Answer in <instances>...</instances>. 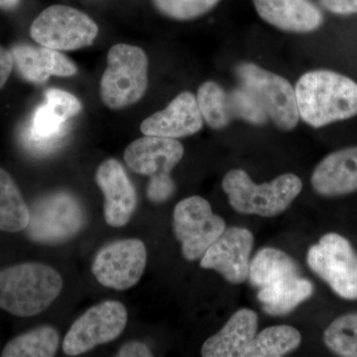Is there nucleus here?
I'll return each mask as SVG.
<instances>
[{"instance_id": "obj_1", "label": "nucleus", "mask_w": 357, "mask_h": 357, "mask_svg": "<svg viewBox=\"0 0 357 357\" xmlns=\"http://www.w3.org/2000/svg\"><path fill=\"white\" fill-rule=\"evenodd\" d=\"M300 119L314 128L357 115V84L330 70H314L301 76L295 86Z\"/></svg>"}, {"instance_id": "obj_2", "label": "nucleus", "mask_w": 357, "mask_h": 357, "mask_svg": "<svg viewBox=\"0 0 357 357\" xmlns=\"http://www.w3.org/2000/svg\"><path fill=\"white\" fill-rule=\"evenodd\" d=\"M57 270L43 263L28 262L0 270V309L28 318L41 314L62 292Z\"/></svg>"}, {"instance_id": "obj_3", "label": "nucleus", "mask_w": 357, "mask_h": 357, "mask_svg": "<svg viewBox=\"0 0 357 357\" xmlns=\"http://www.w3.org/2000/svg\"><path fill=\"white\" fill-rule=\"evenodd\" d=\"M222 190L232 208L243 215L273 218L287 210L303 190L297 175L283 174L258 185L243 169L230 170L222 180Z\"/></svg>"}, {"instance_id": "obj_4", "label": "nucleus", "mask_w": 357, "mask_h": 357, "mask_svg": "<svg viewBox=\"0 0 357 357\" xmlns=\"http://www.w3.org/2000/svg\"><path fill=\"white\" fill-rule=\"evenodd\" d=\"M148 67L146 53L139 47L124 43L112 46L100 79V98L105 107L119 110L139 102L148 88Z\"/></svg>"}, {"instance_id": "obj_5", "label": "nucleus", "mask_w": 357, "mask_h": 357, "mask_svg": "<svg viewBox=\"0 0 357 357\" xmlns=\"http://www.w3.org/2000/svg\"><path fill=\"white\" fill-rule=\"evenodd\" d=\"M29 211L26 236L42 245L67 243L86 225L83 204L70 192H55L41 197L32 204Z\"/></svg>"}, {"instance_id": "obj_6", "label": "nucleus", "mask_w": 357, "mask_h": 357, "mask_svg": "<svg viewBox=\"0 0 357 357\" xmlns=\"http://www.w3.org/2000/svg\"><path fill=\"white\" fill-rule=\"evenodd\" d=\"M239 84L250 91L277 128L291 131L300 121L295 89L285 77L263 69L255 63L236 67Z\"/></svg>"}, {"instance_id": "obj_7", "label": "nucleus", "mask_w": 357, "mask_h": 357, "mask_svg": "<svg viewBox=\"0 0 357 357\" xmlns=\"http://www.w3.org/2000/svg\"><path fill=\"white\" fill-rule=\"evenodd\" d=\"M98 26L74 7L55 4L45 8L30 26L36 43L58 51H75L93 44Z\"/></svg>"}, {"instance_id": "obj_8", "label": "nucleus", "mask_w": 357, "mask_h": 357, "mask_svg": "<svg viewBox=\"0 0 357 357\" xmlns=\"http://www.w3.org/2000/svg\"><path fill=\"white\" fill-rule=\"evenodd\" d=\"M225 230L223 218L213 213L211 204L202 197L182 199L174 208V234L182 245L183 255L189 261L203 257Z\"/></svg>"}, {"instance_id": "obj_9", "label": "nucleus", "mask_w": 357, "mask_h": 357, "mask_svg": "<svg viewBox=\"0 0 357 357\" xmlns=\"http://www.w3.org/2000/svg\"><path fill=\"white\" fill-rule=\"evenodd\" d=\"M196 96L204 121L215 130L227 128L234 119L257 126L267 123L259 102L243 86L225 89L217 82H204Z\"/></svg>"}, {"instance_id": "obj_10", "label": "nucleus", "mask_w": 357, "mask_h": 357, "mask_svg": "<svg viewBox=\"0 0 357 357\" xmlns=\"http://www.w3.org/2000/svg\"><path fill=\"white\" fill-rule=\"evenodd\" d=\"M307 262L340 297L357 299V255L344 236L325 234L307 251Z\"/></svg>"}, {"instance_id": "obj_11", "label": "nucleus", "mask_w": 357, "mask_h": 357, "mask_svg": "<svg viewBox=\"0 0 357 357\" xmlns=\"http://www.w3.org/2000/svg\"><path fill=\"white\" fill-rule=\"evenodd\" d=\"M128 310L119 301L89 307L73 324L63 342L66 356H77L116 340L128 325Z\"/></svg>"}, {"instance_id": "obj_12", "label": "nucleus", "mask_w": 357, "mask_h": 357, "mask_svg": "<svg viewBox=\"0 0 357 357\" xmlns=\"http://www.w3.org/2000/svg\"><path fill=\"white\" fill-rule=\"evenodd\" d=\"M147 264V249L140 239L128 238L103 246L96 253L91 271L105 287L117 291L134 287Z\"/></svg>"}, {"instance_id": "obj_13", "label": "nucleus", "mask_w": 357, "mask_h": 357, "mask_svg": "<svg viewBox=\"0 0 357 357\" xmlns=\"http://www.w3.org/2000/svg\"><path fill=\"white\" fill-rule=\"evenodd\" d=\"M253 245L255 237L248 229H225L201 258V267L215 270L229 283H243L248 277Z\"/></svg>"}, {"instance_id": "obj_14", "label": "nucleus", "mask_w": 357, "mask_h": 357, "mask_svg": "<svg viewBox=\"0 0 357 357\" xmlns=\"http://www.w3.org/2000/svg\"><path fill=\"white\" fill-rule=\"evenodd\" d=\"M96 182L105 197V220L109 227H126L132 218L137 195L132 182L121 162L103 161L96 173Z\"/></svg>"}, {"instance_id": "obj_15", "label": "nucleus", "mask_w": 357, "mask_h": 357, "mask_svg": "<svg viewBox=\"0 0 357 357\" xmlns=\"http://www.w3.org/2000/svg\"><path fill=\"white\" fill-rule=\"evenodd\" d=\"M204 122L197 96L185 91L178 93L165 109L144 119L140 130L144 135L178 139L198 133Z\"/></svg>"}, {"instance_id": "obj_16", "label": "nucleus", "mask_w": 357, "mask_h": 357, "mask_svg": "<svg viewBox=\"0 0 357 357\" xmlns=\"http://www.w3.org/2000/svg\"><path fill=\"white\" fill-rule=\"evenodd\" d=\"M184 154V146L177 139L145 135L126 147L123 158L134 173L152 178L170 175Z\"/></svg>"}, {"instance_id": "obj_17", "label": "nucleus", "mask_w": 357, "mask_h": 357, "mask_svg": "<svg viewBox=\"0 0 357 357\" xmlns=\"http://www.w3.org/2000/svg\"><path fill=\"white\" fill-rule=\"evenodd\" d=\"M20 76L32 84H44L52 76L69 77L77 73V65L61 51L28 44L14 45L10 50Z\"/></svg>"}, {"instance_id": "obj_18", "label": "nucleus", "mask_w": 357, "mask_h": 357, "mask_svg": "<svg viewBox=\"0 0 357 357\" xmlns=\"http://www.w3.org/2000/svg\"><path fill=\"white\" fill-rule=\"evenodd\" d=\"M262 20L277 29L289 33L316 31L324 16L312 0H252Z\"/></svg>"}, {"instance_id": "obj_19", "label": "nucleus", "mask_w": 357, "mask_h": 357, "mask_svg": "<svg viewBox=\"0 0 357 357\" xmlns=\"http://www.w3.org/2000/svg\"><path fill=\"white\" fill-rule=\"evenodd\" d=\"M311 183L317 194L344 196L357 191V146L344 148L325 157L314 168Z\"/></svg>"}, {"instance_id": "obj_20", "label": "nucleus", "mask_w": 357, "mask_h": 357, "mask_svg": "<svg viewBox=\"0 0 357 357\" xmlns=\"http://www.w3.org/2000/svg\"><path fill=\"white\" fill-rule=\"evenodd\" d=\"M257 314L252 310L234 312L220 332L208 338L202 347L204 357H243L246 347L255 337Z\"/></svg>"}, {"instance_id": "obj_21", "label": "nucleus", "mask_w": 357, "mask_h": 357, "mask_svg": "<svg viewBox=\"0 0 357 357\" xmlns=\"http://www.w3.org/2000/svg\"><path fill=\"white\" fill-rule=\"evenodd\" d=\"M312 284L300 275L288 277L267 287L259 289L258 299L263 310L272 316L288 314L311 297Z\"/></svg>"}, {"instance_id": "obj_22", "label": "nucleus", "mask_w": 357, "mask_h": 357, "mask_svg": "<svg viewBox=\"0 0 357 357\" xmlns=\"http://www.w3.org/2000/svg\"><path fill=\"white\" fill-rule=\"evenodd\" d=\"M296 275H299L297 264L279 249H261L256 253L249 266V280L258 289Z\"/></svg>"}, {"instance_id": "obj_23", "label": "nucleus", "mask_w": 357, "mask_h": 357, "mask_svg": "<svg viewBox=\"0 0 357 357\" xmlns=\"http://www.w3.org/2000/svg\"><path fill=\"white\" fill-rule=\"evenodd\" d=\"M29 220V206L20 188L10 174L0 168V230L10 234L22 231Z\"/></svg>"}, {"instance_id": "obj_24", "label": "nucleus", "mask_w": 357, "mask_h": 357, "mask_svg": "<svg viewBox=\"0 0 357 357\" xmlns=\"http://www.w3.org/2000/svg\"><path fill=\"white\" fill-rule=\"evenodd\" d=\"M60 335L54 326L44 325L28 331L7 342L2 357H53L57 354Z\"/></svg>"}, {"instance_id": "obj_25", "label": "nucleus", "mask_w": 357, "mask_h": 357, "mask_svg": "<svg viewBox=\"0 0 357 357\" xmlns=\"http://www.w3.org/2000/svg\"><path fill=\"white\" fill-rule=\"evenodd\" d=\"M302 342L297 328L290 326H274L255 335L246 347L243 357H280L295 351Z\"/></svg>"}, {"instance_id": "obj_26", "label": "nucleus", "mask_w": 357, "mask_h": 357, "mask_svg": "<svg viewBox=\"0 0 357 357\" xmlns=\"http://www.w3.org/2000/svg\"><path fill=\"white\" fill-rule=\"evenodd\" d=\"M324 342L337 356L357 357V314L335 319L326 328Z\"/></svg>"}, {"instance_id": "obj_27", "label": "nucleus", "mask_w": 357, "mask_h": 357, "mask_svg": "<svg viewBox=\"0 0 357 357\" xmlns=\"http://www.w3.org/2000/svg\"><path fill=\"white\" fill-rule=\"evenodd\" d=\"M68 121L44 102L33 114L28 132L30 142L45 146L47 143L58 139L64 134Z\"/></svg>"}, {"instance_id": "obj_28", "label": "nucleus", "mask_w": 357, "mask_h": 357, "mask_svg": "<svg viewBox=\"0 0 357 357\" xmlns=\"http://www.w3.org/2000/svg\"><path fill=\"white\" fill-rule=\"evenodd\" d=\"M220 0H152L156 10L165 17L190 21L210 13Z\"/></svg>"}, {"instance_id": "obj_29", "label": "nucleus", "mask_w": 357, "mask_h": 357, "mask_svg": "<svg viewBox=\"0 0 357 357\" xmlns=\"http://www.w3.org/2000/svg\"><path fill=\"white\" fill-rule=\"evenodd\" d=\"M45 102L55 110L66 121L76 116L83 109L82 102L77 96L59 89H50L45 93Z\"/></svg>"}, {"instance_id": "obj_30", "label": "nucleus", "mask_w": 357, "mask_h": 357, "mask_svg": "<svg viewBox=\"0 0 357 357\" xmlns=\"http://www.w3.org/2000/svg\"><path fill=\"white\" fill-rule=\"evenodd\" d=\"M175 192V182L171 175H161L150 178L146 195L151 203L161 204L168 201Z\"/></svg>"}, {"instance_id": "obj_31", "label": "nucleus", "mask_w": 357, "mask_h": 357, "mask_svg": "<svg viewBox=\"0 0 357 357\" xmlns=\"http://www.w3.org/2000/svg\"><path fill=\"white\" fill-rule=\"evenodd\" d=\"M319 1L326 10L338 15L357 13V0H319Z\"/></svg>"}, {"instance_id": "obj_32", "label": "nucleus", "mask_w": 357, "mask_h": 357, "mask_svg": "<svg viewBox=\"0 0 357 357\" xmlns=\"http://www.w3.org/2000/svg\"><path fill=\"white\" fill-rule=\"evenodd\" d=\"M119 357H150L153 356L146 344L141 342H129L122 345L117 352Z\"/></svg>"}, {"instance_id": "obj_33", "label": "nucleus", "mask_w": 357, "mask_h": 357, "mask_svg": "<svg viewBox=\"0 0 357 357\" xmlns=\"http://www.w3.org/2000/svg\"><path fill=\"white\" fill-rule=\"evenodd\" d=\"M13 57L10 50L0 45V89L3 88L13 70Z\"/></svg>"}, {"instance_id": "obj_34", "label": "nucleus", "mask_w": 357, "mask_h": 357, "mask_svg": "<svg viewBox=\"0 0 357 357\" xmlns=\"http://www.w3.org/2000/svg\"><path fill=\"white\" fill-rule=\"evenodd\" d=\"M22 0H0V10L9 11L15 10L20 7Z\"/></svg>"}]
</instances>
